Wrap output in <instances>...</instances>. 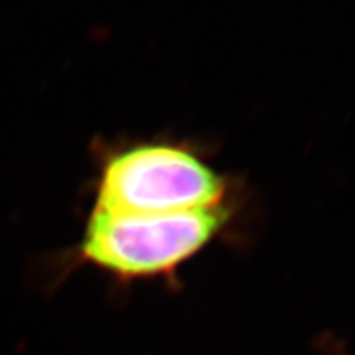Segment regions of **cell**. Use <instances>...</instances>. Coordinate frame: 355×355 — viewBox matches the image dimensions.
Masks as SVG:
<instances>
[{"mask_svg":"<svg viewBox=\"0 0 355 355\" xmlns=\"http://www.w3.org/2000/svg\"><path fill=\"white\" fill-rule=\"evenodd\" d=\"M90 161V207L105 211H197L248 195L243 180L216 166L215 152L191 137L94 139Z\"/></svg>","mask_w":355,"mask_h":355,"instance_id":"cell-2","label":"cell"},{"mask_svg":"<svg viewBox=\"0 0 355 355\" xmlns=\"http://www.w3.org/2000/svg\"><path fill=\"white\" fill-rule=\"evenodd\" d=\"M249 195L197 211L139 215L89 207L78 240L56 257L54 279L94 269L116 285L162 282L175 287L180 270L207 249L245 236Z\"/></svg>","mask_w":355,"mask_h":355,"instance_id":"cell-1","label":"cell"}]
</instances>
